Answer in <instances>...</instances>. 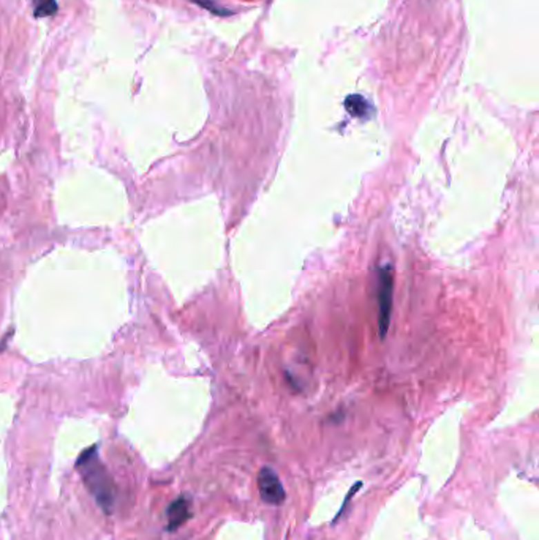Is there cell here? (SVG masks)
Instances as JSON below:
<instances>
[{
	"instance_id": "obj_3",
	"label": "cell",
	"mask_w": 539,
	"mask_h": 540,
	"mask_svg": "<svg viewBox=\"0 0 539 540\" xmlns=\"http://www.w3.org/2000/svg\"><path fill=\"white\" fill-rule=\"evenodd\" d=\"M259 498L266 504L279 506L285 501V490L277 474L271 468H263L258 474Z\"/></svg>"
},
{
	"instance_id": "obj_2",
	"label": "cell",
	"mask_w": 539,
	"mask_h": 540,
	"mask_svg": "<svg viewBox=\"0 0 539 540\" xmlns=\"http://www.w3.org/2000/svg\"><path fill=\"white\" fill-rule=\"evenodd\" d=\"M392 286H394V278H392V267L383 266L378 272V326L380 335L384 337L389 329L391 310H392Z\"/></svg>"
},
{
	"instance_id": "obj_6",
	"label": "cell",
	"mask_w": 539,
	"mask_h": 540,
	"mask_svg": "<svg viewBox=\"0 0 539 540\" xmlns=\"http://www.w3.org/2000/svg\"><path fill=\"white\" fill-rule=\"evenodd\" d=\"M57 12L56 0H34V13L37 18H48Z\"/></svg>"
},
{
	"instance_id": "obj_1",
	"label": "cell",
	"mask_w": 539,
	"mask_h": 540,
	"mask_svg": "<svg viewBox=\"0 0 539 540\" xmlns=\"http://www.w3.org/2000/svg\"><path fill=\"white\" fill-rule=\"evenodd\" d=\"M76 469L100 509L105 510L106 514H111L114 503H116V485H114L111 474L98 458L97 446H92L90 449L81 454L76 461Z\"/></svg>"
},
{
	"instance_id": "obj_4",
	"label": "cell",
	"mask_w": 539,
	"mask_h": 540,
	"mask_svg": "<svg viewBox=\"0 0 539 540\" xmlns=\"http://www.w3.org/2000/svg\"><path fill=\"white\" fill-rule=\"evenodd\" d=\"M166 517H168V529H170V531H174V529L182 526L184 523L192 517L190 501L185 498V496H181V498L173 501L166 510Z\"/></svg>"
},
{
	"instance_id": "obj_5",
	"label": "cell",
	"mask_w": 539,
	"mask_h": 540,
	"mask_svg": "<svg viewBox=\"0 0 539 540\" xmlns=\"http://www.w3.org/2000/svg\"><path fill=\"white\" fill-rule=\"evenodd\" d=\"M346 111L351 114L353 117H366L370 112V105L367 100L361 95H350L345 100Z\"/></svg>"
}]
</instances>
